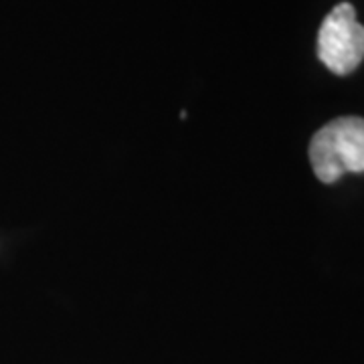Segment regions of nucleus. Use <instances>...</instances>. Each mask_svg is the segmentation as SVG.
Here are the masks:
<instances>
[{
	"instance_id": "nucleus-2",
	"label": "nucleus",
	"mask_w": 364,
	"mask_h": 364,
	"mask_svg": "<svg viewBox=\"0 0 364 364\" xmlns=\"http://www.w3.org/2000/svg\"><path fill=\"white\" fill-rule=\"evenodd\" d=\"M318 57L336 75H348L363 63L364 26L352 4L342 2L328 13L318 33Z\"/></svg>"
},
{
	"instance_id": "nucleus-1",
	"label": "nucleus",
	"mask_w": 364,
	"mask_h": 364,
	"mask_svg": "<svg viewBox=\"0 0 364 364\" xmlns=\"http://www.w3.org/2000/svg\"><path fill=\"white\" fill-rule=\"evenodd\" d=\"M310 162L326 184L346 172H364V119L344 116L326 124L310 142Z\"/></svg>"
}]
</instances>
